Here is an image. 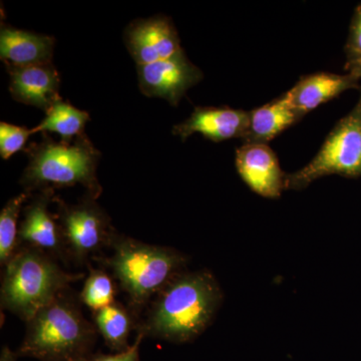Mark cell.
<instances>
[{"label": "cell", "mask_w": 361, "mask_h": 361, "mask_svg": "<svg viewBox=\"0 0 361 361\" xmlns=\"http://www.w3.org/2000/svg\"><path fill=\"white\" fill-rule=\"evenodd\" d=\"M222 298L212 273L184 271L152 300L137 332L173 343L193 341L212 322Z\"/></svg>", "instance_id": "6da1fadb"}, {"label": "cell", "mask_w": 361, "mask_h": 361, "mask_svg": "<svg viewBox=\"0 0 361 361\" xmlns=\"http://www.w3.org/2000/svg\"><path fill=\"white\" fill-rule=\"evenodd\" d=\"M109 257L94 260L110 271L129 299V307L139 313L175 277L184 272L188 259L170 247L152 245L116 233Z\"/></svg>", "instance_id": "7a4b0ae2"}, {"label": "cell", "mask_w": 361, "mask_h": 361, "mask_svg": "<svg viewBox=\"0 0 361 361\" xmlns=\"http://www.w3.org/2000/svg\"><path fill=\"white\" fill-rule=\"evenodd\" d=\"M26 323L18 357L40 361H75L90 358L97 342L94 324L85 319L78 301L66 290Z\"/></svg>", "instance_id": "3957f363"}, {"label": "cell", "mask_w": 361, "mask_h": 361, "mask_svg": "<svg viewBox=\"0 0 361 361\" xmlns=\"http://www.w3.org/2000/svg\"><path fill=\"white\" fill-rule=\"evenodd\" d=\"M28 164L20 178L27 193L82 185L87 194L99 198L103 192L97 176L101 152L85 134L73 142H56L47 133L42 141L25 149Z\"/></svg>", "instance_id": "277c9868"}, {"label": "cell", "mask_w": 361, "mask_h": 361, "mask_svg": "<svg viewBox=\"0 0 361 361\" xmlns=\"http://www.w3.org/2000/svg\"><path fill=\"white\" fill-rule=\"evenodd\" d=\"M4 267L0 289L2 310L25 322L84 277L68 272L56 259L30 247H18Z\"/></svg>", "instance_id": "5b68a950"}, {"label": "cell", "mask_w": 361, "mask_h": 361, "mask_svg": "<svg viewBox=\"0 0 361 361\" xmlns=\"http://www.w3.org/2000/svg\"><path fill=\"white\" fill-rule=\"evenodd\" d=\"M54 203L71 261L89 266L90 259L94 260L102 256L104 248H110L118 232L97 199L87 194L78 203L68 204L56 196Z\"/></svg>", "instance_id": "8992f818"}, {"label": "cell", "mask_w": 361, "mask_h": 361, "mask_svg": "<svg viewBox=\"0 0 361 361\" xmlns=\"http://www.w3.org/2000/svg\"><path fill=\"white\" fill-rule=\"evenodd\" d=\"M329 175L361 176V97L330 133L315 158L298 172L285 176V188L301 190Z\"/></svg>", "instance_id": "52a82bcc"}, {"label": "cell", "mask_w": 361, "mask_h": 361, "mask_svg": "<svg viewBox=\"0 0 361 361\" xmlns=\"http://www.w3.org/2000/svg\"><path fill=\"white\" fill-rule=\"evenodd\" d=\"M54 197V191L44 190L32 194L26 202L18 228V247L37 249L68 265L71 260L61 225L56 214L49 211Z\"/></svg>", "instance_id": "ba28073f"}, {"label": "cell", "mask_w": 361, "mask_h": 361, "mask_svg": "<svg viewBox=\"0 0 361 361\" xmlns=\"http://www.w3.org/2000/svg\"><path fill=\"white\" fill-rule=\"evenodd\" d=\"M140 90L145 96L161 97L177 106L188 90L198 84L203 73L185 56L184 51L172 58L137 66Z\"/></svg>", "instance_id": "9c48e42d"}, {"label": "cell", "mask_w": 361, "mask_h": 361, "mask_svg": "<svg viewBox=\"0 0 361 361\" xmlns=\"http://www.w3.org/2000/svg\"><path fill=\"white\" fill-rule=\"evenodd\" d=\"M123 39L137 66L170 59L183 51L172 20L161 14L132 21Z\"/></svg>", "instance_id": "30bf717a"}, {"label": "cell", "mask_w": 361, "mask_h": 361, "mask_svg": "<svg viewBox=\"0 0 361 361\" xmlns=\"http://www.w3.org/2000/svg\"><path fill=\"white\" fill-rule=\"evenodd\" d=\"M11 82V97L18 103L37 106L47 113L61 99V78L54 63L13 66L4 63Z\"/></svg>", "instance_id": "8fae6325"}, {"label": "cell", "mask_w": 361, "mask_h": 361, "mask_svg": "<svg viewBox=\"0 0 361 361\" xmlns=\"http://www.w3.org/2000/svg\"><path fill=\"white\" fill-rule=\"evenodd\" d=\"M236 168L252 191L265 198H279L285 176L276 156L264 144H246L237 151Z\"/></svg>", "instance_id": "7c38bea8"}, {"label": "cell", "mask_w": 361, "mask_h": 361, "mask_svg": "<svg viewBox=\"0 0 361 361\" xmlns=\"http://www.w3.org/2000/svg\"><path fill=\"white\" fill-rule=\"evenodd\" d=\"M249 123V113L229 108H196L184 122L173 128V134L183 141L200 134L213 142L244 137Z\"/></svg>", "instance_id": "4fadbf2b"}, {"label": "cell", "mask_w": 361, "mask_h": 361, "mask_svg": "<svg viewBox=\"0 0 361 361\" xmlns=\"http://www.w3.org/2000/svg\"><path fill=\"white\" fill-rule=\"evenodd\" d=\"M56 39L18 30L2 23L0 30V59L13 66H32L52 63Z\"/></svg>", "instance_id": "5bb4252c"}, {"label": "cell", "mask_w": 361, "mask_h": 361, "mask_svg": "<svg viewBox=\"0 0 361 361\" xmlns=\"http://www.w3.org/2000/svg\"><path fill=\"white\" fill-rule=\"evenodd\" d=\"M300 118L292 103L290 92H287L280 99L249 113L243 139L247 144L266 145Z\"/></svg>", "instance_id": "9a60e30c"}, {"label": "cell", "mask_w": 361, "mask_h": 361, "mask_svg": "<svg viewBox=\"0 0 361 361\" xmlns=\"http://www.w3.org/2000/svg\"><path fill=\"white\" fill-rule=\"evenodd\" d=\"M356 82L357 78L351 73L348 75L316 73L302 78L289 92L294 108L299 116H303L344 90L355 87Z\"/></svg>", "instance_id": "2e32d148"}, {"label": "cell", "mask_w": 361, "mask_h": 361, "mask_svg": "<svg viewBox=\"0 0 361 361\" xmlns=\"http://www.w3.org/2000/svg\"><path fill=\"white\" fill-rule=\"evenodd\" d=\"M137 314L130 307L115 301L111 305L94 311V324L106 345L116 353L130 348L129 337L139 325Z\"/></svg>", "instance_id": "e0dca14e"}, {"label": "cell", "mask_w": 361, "mask_h": 361, "mask_svg": "<svg viewBox=\"0 0 361 361\" xmlns=\"http://www.w3.org/2000/svg\"><path fill=\"white\" fill-rule=\"evenodd\" d=\"M87 111H80L63 101V97L58 99L49 110L45 113V118L32 129L35 133H56L61 135V142H71L75 137L85 134V125L90 121Z\"/></svg>", "instance_id": "ac0fdd59"}, {"label": "cell", "mask_w": 361, "mask_h": 361, "mask_svg": "<svg viewBox=\"0 0 361 361\" xmlns=\"http://www.w3.org/2000/svg\"><path fill=\"white\" fill-rule=\"evenodd\" d=\"M32 194L27 192L9 199L0 212V264L4 266L18 248V220Z\"/></svg>", "instance_id": "d6986e66"}, {"label": "cell", "mask_w": 361, "mask_h": 361, "mask_svg": "<svg viewBox=\"0 0 361 361\" xmlns=\"http://www.w3.org/2000/svg\"><path fill=\"white\" fill-rule=\"evenodd\" d=\"M87 268L89 275L85 278L78 300L94 312L115 302L118 286L104 268H92L90 265Z\"/></svg>", "instance_id": "ffe728a7"}, {"label": "cell", "mask_w": 361, "mask_h": 361, "mask_svg": "<svg viewBox=\"0 0 361 361\" xmlns=\"http://www.w3.org/2000/svg\"><path fill=\"white\" fill-rule=\"evenodd\" d=\"M32 135V129L6 122L0 123V156L8 160L18 152L25 149L26 142Z\"/></svg>", "instance_id": "44dd1931"}, {"label": "cell", "mask_w": 361, "mask_h": 361, "mask_svg": "<svg viewBox=\"0 0 361 361\" xmlns=\"http://www.w3.org/2000/svg\"><path fill=\"white\" fill-rule=\"evenodd\" d=\"M349 68L361 63V6L353 18L351 25L350 37L348 44Z\"/></svg>", "instance_id": "7402d4cb"}, {"label": "cell", "mask_w": 361, "mask_h": 361, "mask_svg": "<svg viewBox=\"0 0 361 361\" xmlns=\"http://www.w3.org/2000/svg\"><path fill=\"white\" fill-rule=\"evenodd\" d=\"M142 332H137V336L134 343L128 348L127 350L122 353H116L115 355H104V353H94L90 357V361H139L140 360V346L142 339L145 338Z\"/></svg>", "instance_id": "603a6c76"}, {"label": "cell", "mask_w": 361, "mask_h": 361, "mask_svg": "<svg viewBox=\"0 0 361 361\" xmlns=\"http://www.w3.org/2000/svg\"><path fill=\"white\" fill-rule=\"evenodd\" d=\"M18 356L16 353L9 349L8 346H4L1 350V355H0V361H16Z\"/></svg>", "instance_id": "cb8c5ba5"}, {"label": "cell", "mask_w": 361, "mask_h": 361, "mask_svg": "<svg viewBox=\"0 0 361 361\" xmlns=\"http://www.w3.org/2000/svg\"><path fill=\"white\" fill-rule=\"evenodd\" d=\"M349 71H350V73L353 75H355V78H360L361 77V63L360 65H357L355 66H353V68H349Z\"/></svg>", "instance_id": "d4e9b609"}, {"label": "cell", "mask_w": 361, "mask_h": 361, "mask_svg": "<svg viewBox=\"0 0 361 361\" xmlns=\"http://www.w3.org/2000/svg\"><path fill=\"white\" fill-rule=\"evenodd\" d=\"M75 361H90V358H82V360H78Z\"/></svg>", "instance_id": "484cf974"}]
</instances>
